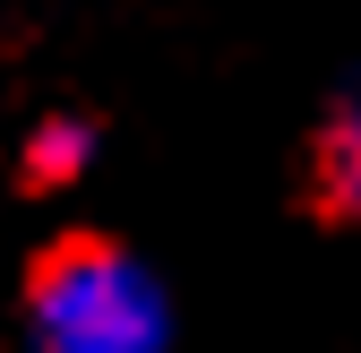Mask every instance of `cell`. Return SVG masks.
<instances>
[{
	"instance_id": "obj_2",
	"label": "cell",
	"mask_w": 361,
	"mask_h": 353,
	"mask_svg": "<svg viewBox=\"0 0 361 353\" xmlns=\"http://www.w3.org/2000/svg\"><path fill=\"white\" fill-rule=\"evenodd\" d=\"M86 164V129H43V172H78Z\"/></svg>"
},
{
	"instance_id": "obj_1",
	"label": "cell",
	"mask_w": 361,
	"mask_h": 353,
	"mask_svg": "<svg viewBox=\"0 0 361 353\" xmlns=\"http://www.w3.org/2000/svg\"><path fill=\"white\" fill-rule=\"evenodd\" d=\"M35 353H164L172 311L164 285L112 241H61L26 285Z\"/></svg>"
}]
</instances>
